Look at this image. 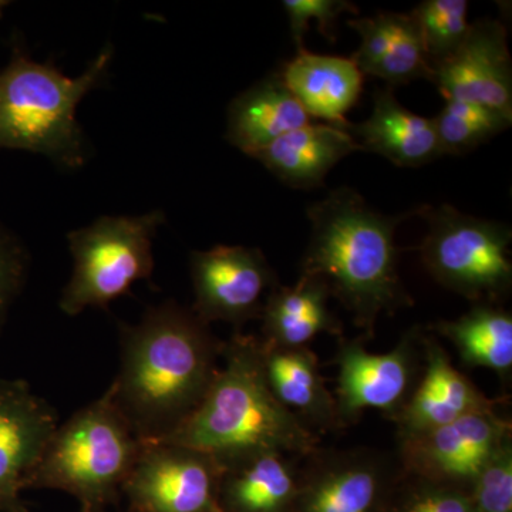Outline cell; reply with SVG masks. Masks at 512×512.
Returning <instances> with one entry per match:
<instances>
[{"instance_id":"6da1fadb","label":"cell","mask_w":512,"mask_h":512,"mask_svg":"<svg viewBox=\"0 0 512 512\" xmlns=\"http://www.w3.org/2000/svg\"><path fill=\"white\" fill-rule=\"evenodd\" d=\"M222 346L192 309H148L121 328L114 400L141 441H161L195 412L217 375Z\"/></svg>"},{"instance_id":"7a4b0ae2","label":"cell","mask_w":512,"mask_h":512,"mask_svg":"<svg viewBox=\"0 0 512 512\" xmlns=\"http://www.w3.org/2000/svg\"><path fill=\"white\" fill-rule=\"evenodd\" d=\"M306 214L312 234L301 275L322 279L367 338L375 333L380 316L413 306L400 279L394 235L403 221L416 217V210L383 215L359 192L340 187Z\"/></svg>"},{"instance_id":"3957f363","label":"cell","mask_w":512,"mask_h":512,"mask_svg":"<svg viewBox=\"0 0 512 512\" xmlns=\"http://www.w3.org/2000/svg\"><path fill=\"white\" fill-rule=\"evenodd\" d=\"M218 369L200 406L167 439L210 454L222 467L254 454L315 453L319 439L276 399L266 379L261 339L235 333L222 346Z\"/></svg>"},{"instance_id":"277c9868","label":"cell","mask_w":512,"mask_h":512,"mask_svg":"<svg viewBox=\"0 0 512 512\" xmlns=\"http://www.w3.org/2000/svg\"><path fill=\"white\" fill-rule=\"evenodd\" d=\"M111 56L107 47L82 76L70 79L53 64L33 62L16 50L0 72V148L28 150L67 168L82 167L86 153L77 104L104 79Z\"/></svg>"},{"instance_id":"5b68a950","label":"cell","mask_w":512,"mask_h":512,"mask_svg":"<svg viewBox=\"0 0 512 512\" xmlns=\"http://www.w3.org/2000/svg\"><path fill=\"white\" fill-rule=\"evenodd\" d=\"M141 446L109 387L57 426L28 488L66 491L80 501L83 512H104L119 501Z\"/></svg>"},{"instance_id":"8992f818","label":"cell","mask_w":512,"mask_h":512,"mask_svg":"<svg viewBox=\"0 0 512 512\" xmlns=\"http://www.w3.org/2000/svg\"><path fill=\"white\" fill-rule=\"evenodd\" d=\"M427 224L419 247L421 262L434 281L468 301L491 303L510 295L511 228L481 220L453 205L416 208Z\"/></svg>"},{"instance_id":"52a82bcc","label":"cell","mask_w":512,"mask_h":512,"mask_svg":"<svg viewBox=\"0 0 512 512\" xmlns=\"http://www.w3.org/2000/svg\"><path fill=\"white\" fill-rule=\"evenodd\" d=\"M164 222L161 211L141 217H103L90 227L70 232L74 259L72 279L60 309L76 316L87 308L107 309L131 286L153 275V237Z\"/></svg>"},{"instance_id":"ba28073f","label":"cell","mask_w":512,"mask_h":512,"mask_svg":"<svg viewBox=\"0 0 512 512\" xmlns=\"http://www.w3.org/2000/svg\"><path fill=\"white\" fill-rule=\"evenodd\" d=\"M421 329H410L386 353L367 352L362 340L339 338L336 417L340 427L356 423L366 410H377L394 420L414 390L419 375Z\"/></svg>"},{"instance_id":"9c48e42d","label":"cell","mask_w":512,"mask_h":512,"mask_svg":"<svg viewBox=\"0 0 512 512\" xmlns=\"http://www.w3.org/2000/svg\"><path fill=\"white\" fill-rule=\"evenodd\" d=\"M224 467L210 454L177 444L143 441L123 494L134 512H211Z\"/></svg>"},{"instance_id":"30bf717a","label":"cell","mask_w":512,"mask_h":512,"mask_svg":"<svg viewBox=\"0 0 512 512\" xmlns=\"http://www.w3.org/2000/svg\"><path fill=\"white\" fill-rule=\"evenodd\" d=\"M191 278L192 312L207 325L225 322L237 329L261 318L266 298L279 285L261 249L241 245L192 252Z\"/></svg>"},{"instance_id":"8fae6325","label":"cell","mask_w":512,"mask_h":512,"mask_svg":"<svg viewBox=\"0 0 512 512\" xmlns=\"http://www.w3.org/2000/svg\"><path fill=\"white\" fill-rule=\"evenodd\" d=\"M512 437L497 410L468 414L446 426L399 440L400 463L421 480L471 487L487 461Z\"/></svg>"},{"instance_id":"7c38bea8","label":"cell","mask_w":512,"mask_h":512,"mask_svg":"<svg viewBox=\"0 0 512 512\" xmlns=\"http://www.w3.org/2000/svg\"><path fill=\"white\" fill-rule=\"evenodd\" d=\"M430 82L446 100L480 104L512 119V60L503 23L484 18L470 25L457 52L433 67Z\"/></svg>"},{"instance_id":"4fadbf2b","label":"cell","mask_w":512,"mask_h":512,"mask_svg":"<svg viewBox=\"0 0 512 512\" xmlns=\"http://www.w3.org/2000/svg\"><path fill=\"white\" fill-rule=\"evenodd\" d=\"M57 414L25 380L0 379V512H29L22 500Z\"/></svg>"},{"instance_id":"5bb4252c","label":"cell","mask_w":512,"mask_h":512,"mask_svg":"<svg viewBox=\"0 0 512 512\" xmlns=\"http://www.w3.org/2000/svg\"><path fill=\"white\" fill-rule=\"evenodd\" d=\"M289 512H376L394 476L392 461L373 451L311 454Z\"/></svg>"},{"instance_id":"9a60e30c","label":"cell","mask_w":512,"mask_h":512,"mask_svg":"<svg viewBox=\"0 0 512 512\" xmlns=\"http://www.w3.org/2000/svg\"><path fill=\"white\" fill-rule=\"evenodd\" d=\"M421 346L423 375L402 412L393 420L399 440L446 426L468 414L495 410L498 400L485 396L476 384L458 372L433 336L421 335Z\"/></svg>"},{"instance_id":"2e32d148","label":"cell","mask_w":512,"mask_h":512,"mask_svg":"<svg viewBox=\"0 0 512 512\" xmlns=\"http://www.w3.org/2000/svg\"><path fill=\"white\" fill-rule=\"evenodd\" d=\"M346 23L362 39L350 59L363 76L370 74L382 79L392 89L414 80L431 79L433 69L412 13L383 12Z\"/></svg>"},{"instance_id":"e0dca14e","label":"cell","mask_w":512,"mask_h":512,"mask_svg":"<svg viewBox=\"0 0 512 512\" xmlns=\"http://www.w3.org/2000/svg\"><path fill=\"white\" fill-rule=\"evenodd\" d=\"M346 131L363 151L379 154L397 167H421L443 157L433 119L404 109L392 87L376 90L369 119L349 123Z\"/></svg>"},{"instance_id":"ac0fdd59","label":"cell","mask_w":512,"mask_h":512,"mask_svg":"<svg viewBox=\"0 0 512 512\" xmlns=\"http://www.w3.org/2000/svg\"><path fill=\"white\" fill-rule=\"evenodd\" d=\"M308 116L346 130V114L363 90L365 76L352 59L299 50L279 73Z\"/></svg>"},{"instance_id":"d6986e66","label":"cell","mask_w":512,"mask_h":512,"mask_svg":"<svg viewBox=\"0 0 512 512\" xmlns=\"http://www.w3.org/2000/svg\"><path fill=\"white\" fill-rule=\"evenodd\" d=\"M356 151L363 150L348 131L311 121L252 157L288 187L315 190L323 187L326 175L336 164Z\"/></svg>"},{"instance_id":"ffe728a7","label":"cell","mask_w":512,"mask_h":512,"mask_svg":"<svg viewBox=\"0 0 512 512\" xmlns=\"http://www.w3.org/2000/svg\"><path fill=\"white\" fill-rule=\"evenodd\" d=\"M329 286L301 275L293 286L278 285L262 309V342L272 348H308L322 333L342 338V322L329 309Z\"/></svg>"},{"instance_id":"44dd1931","label":"cell","mask_w":512,"mask_h":512,"mask_svg":"<svg viewBox=\"0 0 512 512\" xmlns=\"http://www.w3.org/2000/svg\"><path fill=\"white\" fill-rule=\"evenodd\" d=\"M309 123L311 117L281 76L271 74L232 101L227 140L252 157L278 138Z\"/></svg>"},{"instance_id":"7402d4cb","label":"cell","mask_w":512,"mask_h":512,"mask_svg":"<svg viewBox=\"0 0 512 512\" xmlns=\"http://www.w3.org/2000/svg\"><path fill=\"white\" fill-rule=\"evenodd\" d=\"M262 342V340H261ZM266 379L276 399L311 429H339L335 397L309 348H272L262 342Z\"/></svg>"},{"instance_id":"603a6c76","label":"cell","mask_w":512,"mask_h":512,"mask_svg":"<svg viewBox=\"0 0 512 512\" xmlns=\"http://www.w3.org/2000/svg\"><path fill=\"white\" fill-rule=\"evenodd\" d=\"M298 481L286 454H254L224 466L218 505L222 512H288Z\"/></svg>"},{"instance_id":"cb8c5ba5","label":"cell","mask_w":512,"mask_h":512,"mask_svg":"<svg viewBox=\"0 0 512 512\" xmlns=\"http://www.w3.org/2000/svg\"><path fill=\"white\" fill-rule=\"evenodd\" d=\"M429 329L453 343L464 365L485 367L501 377L511 375V312L491 303H477L466 315L431 323Z\"/></svg>"},{"instance_id":"d4e9b609","label":"cell","mask_w":512,"mask_h":512,"mask_svg":"<svg viewBox=\"0 0 512 512\" xmlns=\"http://www.w3.org/2000/svg\"><path fill=\"white\" fill-rule=\"evenodd\" d=\"M433 123L443 156H461L503 133L512 119L480 104L446 100Z\"/></svg>"},{"instance_id":"484cf974","label":"cell","mask_w":512,"mask_h":512,"mask_svg":"<svg viewBox=\"0 0 512 512\" xmlns=\"http://www.w3.org/2000/svg\"><path fill=\"white\" fill-rule=\"evenodd\" d=\"M466 0H426L413 10L431 69L457 52L470 32Z\"/></svg>"},{"instance_id":"4316f807","label":"cell","mask_w":512,"mask_h":512,"mask_svg":"<svg viewBox=\"0 0 512 512\" xmlns=\"http://www.w3.org/2000/svg\"><path fill=\"white\" fill-rule=\"evenodd\" d=\"M468 493L474 512H512V437L495 450Z\"/></svg>"},{"instance_id":"83f0119b","label":"cell","mask_w":512,"mask_h":512,"mask_svg":"<svg viewBox=\"0 0 512 512\" xmlns=\"http://www.w3.org/2000/svg\"><path fill=\"white\" fill-rule=\"evenodd\" d=\"M284 9L288 15L289 28L293 43L299 50L305 49L306 32L309 22L316 20L318 32L330 43L336 42V22L345 13L357 15L359 9L355 3L346 0H285Z\"/></svg>"},{"instance_id":"f1b7e54d","label":"cell","mask_w":512,"mask_h":512,"mask_svg":"<svg viewBox=\"0 0 512 512\" xmlns=\"http://www.w3.org/2000/svg\"><path fill=\"white\" fill-rule=\"evenodd\" d=\"M394 512H474L470 493L457 485L421 480Z\"/></svg>"},{"instance_id":"f546056e","label":"cell","mask_w":512,"mask_h":512,"mask_svg":"<svg viewBox=\"0 0 512 512\" xmlns=\"http://www.w3.org/2000/svg\"><path fill=\"white\" fill-rule=\"evenodd\" d=\"M26 271V256L15 239L0 228V325L9 303L22 286Z\"/></svg>"},{"instance_id":"4dcf8cb0","label":"cell","mask_w":512,"mask_h":512,"mask_svg":"<svg viewBox=\"0 0 512 512\" xmlns=\"http://www.w3.org/2000/svg\"><path fill=\"white\" fill-rule=\"evenodd\" d=\"M8 5H9L8 2H2V0H0V18H2L3 9H5L6 6H8Z\"/></svg>"},{"instance_id":"1f68e13d","label":"cell","mask_w":512,"mask_h":512,"mask_svg":"<svg viewBox=\"0 0 512 512\" xmlns=\"http://www.w3.org/2000/svg\"><path fill=\"white\" fill-rule=\"evenodd\" d=\"M211 512H222L221 508H217V510L211 511Z\"/></svg>"},{"instance_id":"d6a6232c","label":"cell","mask_w":512,"mask_h":512,"mask_svg":"<svg viewBox=\"0 0 512 512\" xmlns=\"http://www.w3.org/2000/svg\"><path fill=\"white\" fill-rule=\"evenodd\" d=\"M130 512H134L133 510H130Z\"/></svg>"},{"instance_id":"836d02e7","label":"cell","mask_w":512,"mask_h":512,"mask_svg":"<svg viewBox=\"0 0 512 512\" xmlns=\"http://www.w3.org/2000/svg\"><path fill=\"white\" fill-rule=\"evenodd\" d=\"M83 512V511H82Z\"/></svg>"}]
</instances>
